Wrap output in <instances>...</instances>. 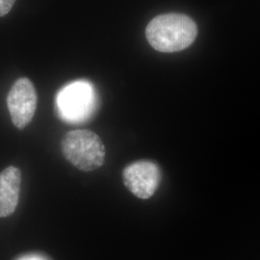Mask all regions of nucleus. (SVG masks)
<instances>
[{
	"instance_id": "4",
	"label": "nucleus",
	"mask_w": 260,
	"mask_h": 260,
	"mask_svg": "<svg viewBox=\"0 0 260 260\" xmlns=\"http://www.w3.org/2000/svg\"><path fill=\"white\" fill-rule=\"evenodd\" d=\"M37 103V92L30 79L21 77L12 85L7 95V106L12 122L18 129H23L32 121Z\"/></svg>"
},
{
	"instance_id": "5",
	"label": "nucleus",
	"mask_w": 260,
	"mask_h": 260,
	"mask_svg": "<svg viewBox=\"0 0 260 260\" xmlns=\"http://www.w3.org/2000/svg\"><path fill=\"white\" fill-rule=\"evenodd\" d=\"M161 178V171L157 165L147 160L134 162L122 172L125 187L142 200H148L155 194Z\"/></svg>"
},
{
	"instance_id": "1",
	"label": "nucleus",
	"mask_w": 260,
	"mask_h": 260,
	"mask_svg": "<svg viewBox=\"0 0 260 260\" xmlns=\"http://www.w3.org/2000/svg\"><path fill=\"white\" fill-rule=\"evenodd\" d=\"M198 35L195 21L183 14H164L151 19L146 28L149 45L159 52L173 53L190 47Z\"/></svg>"
},
{
	"instance_id": "2",
	"label": "nucleus",
	"mask_w": 260,
	"mask_h": 260,
	"mask_svg": "<svg viewBox=\"0 0 260 260\" xmlns=\"http://www.w3.org/2000/svg\"><path fill=\"white\" fill-rule=\"evenodd\" d=\"M62 153L75 168L92 172L102 167L105 161V147L102 139L91 130L68 132L61 143Z\"/></svg>"
},
{
	"instance_id": "7",
	"label": "nucleus",
	"mask_w": 260,
	"mask_h": 260,
	"mask_svg": "<svg viewBox=\"0 0 260 260\" xmlns=\"http://www.w3.org/2000/svg\"><path fill=\"white\" fill-rule=\"evenodd\" d=\"M16 0H0V18L4 17L13 8Z\"/></svg>"
},
{
	"instance_id": "6",
	"label": "nucleus",
	"mask_w": 260,
	"mask_h": 260,
	"mask_svg": "<svg viewBox=\"0 0 260 260\" xmlns=\"http://www.w3.org/2000/svg\"><path fill=\"white\" fill-rule=\"evenodd\" d=\"M21 185V172L10 166L0 173V218L14 213L19 204Z\"/></svg>"
},
{
	"instance_id": "3",
	"label": "nucleus",
	"mask_w": 260,
	"mask_h": 260,
	"mask_svg": "<svg viewBox=\"0 0 260 260\" xmlns=\"http://www.w3.org/2000/svg\"><path fill=\"white\" fill-rule=\"evenodd\" d=\"M96 96L93 85L86 80L68 84L57 94V111L64 121L81 122L93 114Z\"/></svg>"
},
{
	"instance_id": "8",
	"label": "nucleus",
	"mask_w": 260,
	"mask_h": 260,
	"mask_svg": "<svg viewBox=\"0 0 260 260\" xmlns=\"http://www.w3.org/2000/svg\"><path fill=\"white\" fill-rule=\"evenodd\" d=\"M16 260H49L47 256L40 254V253H28L19 256Z\"/></svg>"
}]
</instances>
